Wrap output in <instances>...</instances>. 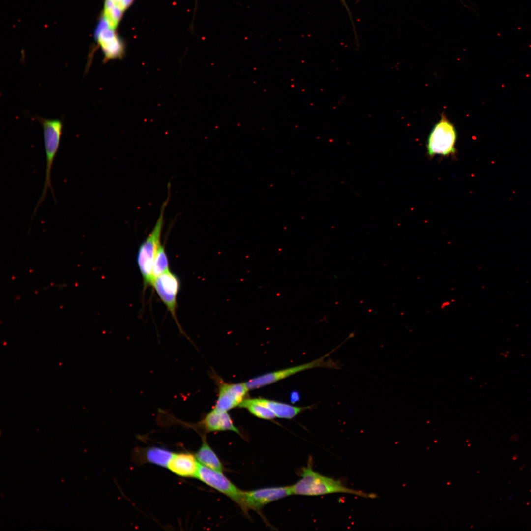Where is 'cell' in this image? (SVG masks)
Masks as SVG:
<instances>
[{
    "label": "cell",
    "instance_id": "obj_1",
    "mask_svg": "<svg viewBox=\"0 0 531 531\" xmlns=\"http://www.w3.org/2000/svg\"><path fill=\"white\" fill-rule=\"evenodd\" d=\"M301 478L291 486L292 494L303 496H321L333 493H346L366 498H375L376 495L349 488L340 481L320 474L315 472L311 464L300 472Z\"/></svg>",
    "mask_w": 531,
    "mask_h": 531
},
{
    "label": "cell",
    "instance_id": "obj_2",
    "mask_svg": "<svg viewBox=\"0 0 531 531\" xmlns=\"http://www.w3.org/2000/svg\"><path fill=\"white\" fill-rule=\"evenodd\" d=\"M37 118L43 129L44 143L46 155L45 177L43 191L35 208V215L38 208L44 202L49 189L55 197L51 183V173L53 163L59 150L63 130L61 120L58 119H46L40 117Z\"/></svg>",
    "mask_w": 531,
    "mask_h": 531
},
{
    "label": "cell",
    "instance_id": "obj_3",
    "mask_svg": "<svg viewBox=\"0 0 531 531\" xmlns=\"http://www.w3.org/2000/svg\"><path fill=\"white\" fill-rule=\"evenodd\" d=\"M168 201L166 200L162 205L160 215L153 229L141 244L138 251L137 264L142 276L144 289L151 285L153 280V265L156 251L161 244L164 213Z\"/></svg>",
    "mask_w": 531,
    "mask_h": 531
},
{
    "label": "cell",
    "instance_id": "obj_4",
    "mask_svg": "<svg viewBox=\"0 0 531 531\" xmlns=\"http://www.w3.org/2000/svg\"><path fill=\"white\" fill-rule=\"evenodd\" d=\"M340 346L324 355L309 362L299 365L277 370L252 378L245 382L249 390L257 389L284 379L300 372L315 368L340 369L341 365L339 362L334 361L331 358H326L338 349Z\"/></svg>",
    "mask_w": 531,
    "mask_h": 531
},
{
    "label": "cell",
    "instance_id": "obj_5",
    "mask_svg": "<svg viewBox=\"0 0 531 531\" xmlns=\"http://www.w3.org/2000/svg\"><path fill=\"white\" fill-rule=\"evenodd\" d=\"M456 140L457 132L455 126L443 114L429 135L427 143V153L430 157L452 155L456 151Z\"/></svg>",
    "mask_w": 531,
    "mask_h": 531
},
{
    "label": "cell",
    "instance_id": "obj_6",
    "mask_svg": "<svg viewBox=\"0 0 531 531\" xmlns=\"http://www.w3.org/2000/svg\"><path fill=\"white\" fill-rule=\"evenodd\" d=\"M196 478L230 498L246 513L244 504V491L237 488L222 472L199 464Z\"/></svg>",
    "mask_w": 531,
    "mask_h": 531
},
{
    "label": "cell",
    "instance_id": "obj_7",
    "mask_svg": "<svg viewBox=\"0 0 531 531\" xmlns=\"http://www.w3.org/2000/svg\"><path fill=\"white\" fill-rule=\"evenodd\" d=\"M151 285L170 312L181 333L184 334L177 321L176 312L177 296L180 287L178 277L169 270L154 278Z\"/></svg>",
    "mask_w": 531,
    "mask_h": 531
},
{
    "label": "cell",
    "instance_id": "obj_8",
    "mask_svg": "<svg viewBox=\"0 0 531 531\" xmlns=\"http://www.w3.org/2000/svg\"><path fill=\"white\" fill-rule=\"evenodd\" d=\"M94 36L103 52V62L122 58L124 54V44L103 17L98 22Z\"/></svg>",
    "mask_w": 531,
    "mask_h": 531
},
{
    "label": "cell",
    "instance_id": "obj_9",
    "mask_svg": "<svg viewBox=\"0 0 531 531\" xmlns=\"http://www.w3.org/2000/svg\"><path fill=\"white\" fill-rule=\"evenodd\" d=\"M293 495L291 486L266 487L244 491L246 513L250 509L259 510L266 504Z\"/></svg>",
    "mask_w": 531,
    "mask_h": 531
},
{
    "label": "cell",
    "instance_id": "obj_10",
    "mask_svg": "<svg viewBox=\"0 0 531 531\" xmlns=\"http://www.w3.org/2000/svg\"><path fill=\"white\" fill-rule=\"evenodd\" d=\"M248 390L245 383H222L219 385L218 398L213 408L221 412H227L240 405L245 399L244 397Z\"/></svg>",
    "mask_w": 531,
    "mask_h": 531
},
{
    "label": "cell",
    "instance_id": "obj_11",
    "mask_svg": "<svg viewBox=\"0 0 531 531\" xmlns=\"http://www.w3.org/2000/svg\"><path fill=\"white\" fill-rule=\"evenodd\" d=\"M191 425L202 429L206 432L228 430L240 434L227 412H221L214 408L196 424Z\"/></svg>",
    "mask_w": 531,
    "mask_h": 531
},
{
    "label": "cell",
    "instance_id": "obj_12",
    "mask_svg": "<svg viewBox=\"0 0 531 531\" xmlns=\"http://www.w3.org/2000/svg\"><path fill=\"white\" fill-rule=\"evenodd\" d=\"M199 464L195 456L188 452H181L174 453L167 468L178 476L196 477Z\"/></svg>",
    "mask_w": 531,
    "mask_h": 531
},
{
    "label": "cell",
    "instance_id": "obj_13",
    "mask_svg": "<svg viewBox=\"0 0 531 531\" xmlns=\"http://www.w3.org/2000/svg\"><path fill=\"white\" fill-rule=\"evenodd\" d=\"M248 402L258 404L270 409L276 417L284 419H292L302 412L311 409L313 406L298 407L269 400L264 398H254L246 399Z\"/></svg>",
    "mask_w": 531,
    "mask_h": 531
},
{
    "label": "cell",
    "instance_id": "obj_14",
    "mask_svg": "<svg viewBox=\"0 0 531 531\" xmlns=\"http://www.w3.org/2000/svg\"><path fill=\"white\" fill-rule=\"evenodd\" d=\"M195 457L204 466L221 472L223 470L221 462L205 438L201 446L197 451Z\"/></svg>",
    "mask_w": 531,
    "mask_h": 531
},
{
    "label": "cell",
    "instance_id": "obj_15",
    "mask_svg": "<svg viewBox=\"0 0 531 531\" xmlns=\"http://www.w3.org/2000/svg\"><path fill=\"white\" fill-rule=\"evenodd\" d=\"M174 453L166 449L152 447L146 449L145 458L146 461L156 465L167 467Z\"/></svg>",
    "mask_w": 531,
    "mask_h": 531
},
{
    "label": "cell",
    "instance_id": "obj_16",
    "mask_svg": "<svg viewBox=\"0 0 531 531\" xmlns=\"http://www.w3.org/2000/svg\"><path fill=\"white\" fill-rule=\"evenodd\" d=\"M124 11L111 0H105L102 16L109 27L114 30L117 27Z\"/></svg>",
    "mask_w": 531,
    "mask_h": 531
},
{
    "label": "cell",
    "instance_id": "obj_17",
    "mask_svg": "<svg viewBox=\"0 0 531 531\" xmlns=\"http://www.w3.org/2000/svg\"><path fill=\"white\" fill-rule=\"evenodd\" d=\"M169 270L168 258L164 247L161 244L158 248L154 260L152 268L153 279Z\"/></svg>",
    "mask_w": 531,
    "mask_h": 531
},
{
    "label": "cell",
    "instance_id": "obj_18",
    "mask_svg": "<svg viewBox=\"0 0 531 531\" xmlns=\"http://www.w3.org/2000/svg\"><path fill=\"white\" fill-rule=\"evenodd\" d=\"M239 407L247 409L252 415L261 419L271 420L276 417L268 408L258 404L250 403L246 399L241 402Z\"/></svg>",
    "mask_w": 531,
    "mask_h": 531
},
{
    "label": "cell",
    "instance_id": "obj_19",
    "mask_svg": "<svg viewBox=\"0 0 531 531\" xmlns=\"http://www.w3.org/2000/svg\"><path fill=\"white\" fill-rule=\"evenodd\" d=\"M116 5L124 11L132 3L133 0H111Z\"/></svg>",
    "mask_w": 531,
    "mask_h": 531
},
{
    "label": "cell",
    "instance_id": "obj_20",
    "mask_svg": "<svg viewBox=\"0 0 531 531\" xmlns=\"http://www.w3.org/2000/svg\"><path fill=\"white\" fill-rule=\"evenodd\" d=\"M300 394L299 392L297 391H293L291 393L290 400L293 403H295L298 402L300 400Z\"/></svg>",
    "mask_w": 531,
    "mask_h": 531
},
{
    "label": "cell",
    "instance_id": "obj_21",
    "mask_svg": "<svg viewBox=\"0 0 531 531\" xmlns=\"http://www.w3.org/2000/svg\"><path fill=\"white\" fill-rule=\"evenodd\" d=\"M197 0H196V2H197Z\"/></svg>",
    "mask_w": 531,
    "mask_h": 531
},
{
    "label": "cell",
    "instance_id": "obj_22",
    "mask_svg": "<svg viewBox=\"0 0 531 531\" xmlns=\"http://www.w3.org/2000/svg\"></svg>",
    "mask_w": 531,
    "mask_h": 531
}]
</instances>
